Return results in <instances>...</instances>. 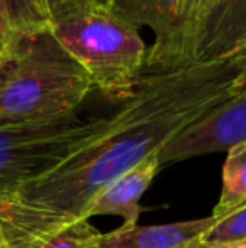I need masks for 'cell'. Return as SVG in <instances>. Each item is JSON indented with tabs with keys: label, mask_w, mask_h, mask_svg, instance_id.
Wrapping results in <instances>:
<instances>
[{
	"label": "cell",
	"mask_w": 246,
	"mask_h": 248,
	"mask_svg": "<svg viewBox=\"0 0 246 248\" xmlns=\"http://www.w3.org/2000/svg\"><path fill=\"white\" fill-rule=\"evenodd\" d=\"M245 64L246 46L186 68L142 75L133 95L96 137L0 202V243L86 219L89 202L103 187L233 96Z\"/></svg>",
	"instance_id": "6da1fadb"
},
{
	"label": "cell",
	"mask_w": 246,
	"mask_h": 248,
	"mask_svg": "<svg viewBox=\"0 0 246 248\" xmlns=\"http://www.w3.org/2000/svg\"><path fill=\"white\" fill-rule=\"evenodd\" d=\"M93 83L51 31L7 37L0 64V128L76 113Z\"/></svg>",
	"instance_id": "7a4b0ae2"
},
{
	"label": "cell",
	"mask_w": 246,
	"mask_h": 248,
	"mask_svg": "<svg viewBox=\"0 0 246 248\" xmlns=\"http://www.w3.org/2000/svg\"><path fill=\"white\" fill-rule=\"evenodd\" d=\"M112 9L137 29L154 32L142 75L186 68L246 46L228 0H115Z\"/></svg>",
	"instance_id": "3957f363"
},
{
	"label": "cell",
	"mask_w": 246,
	"mask_h": 248,
	"mask_svg": "<svg viewBox=\"0 0 246 248\" xmlns=\"http://www.w3.org/2000/svg\"><path fill=\"white\" fill-rule=\"evenodd\" d=\"M54 39L88 73L103 96L125 101L142 78L147 46L138 29L112 5L96 0H66L51 9Z\"/></svg>",
	"instance_id": "277c9868"
},
{
	"label": "cell",
	"mask_w": 246,
	"mask_h": 248,
	"mask_svg": "<svg viewBox=\"0 0 246 248\" xmlns=\"http://www.w3.org/2000/svg\"><path fill=\"white\" fill-rule=\"evenodd\" d=\"M110 117L78 113L36 124L0 128V202L26 183L64 162L108 125Z\"/></svg>",
	"instance_id": "5b68a950"
},
{
	"label": "cell",
	"mask_w": 246,
	"mask_h": 248,
	"mask_svg": "<svg viewBox=\"0 0 246 248\" xmlns=\"http://www.w3.org/2000/svg\"><path fill=\"white\" fill-rule=\"evenodd\" d=\"M246 142V92L236 93L187 125L159 150V166L228 152Z\"/></svg>",
	"instance_id": "8992f818"
},
{
	"label": "cell",
	"mask_w": 246,
	"mask_h": 248,
	"mask_svg": "<svg viewBox=\"0 0 246 248\" xmlns=\"http://www.w3.org/2000/svg\"><path fill=\"white\" fill-rule=\"evenodd\" d=\"M159 169V152L150 154L138 166L118 176L91 199L86 209V219L98 215H115L123 218V228L137 226L140 199L157 176Z\"/></svg>",
	"instance_id": "52a82bcc"
},
{
	"label": "cell",
	"mask_w": 246,
	"mask_h": 248,
	"mask_svg": "<svg viewBox=\"0 0 246 248\" xmlns=\"http://www.w3.org/2000/svg\"><path fill=\"white\" fill-rule=\"evenodd\" d=\"M216 223L213 216L155 226H131L100 233L98 248H197L201 236Z\"/></svg>",
	"instance_id": "ba28073f"
},
{
	"label": "cell",
	"mask_w": 246,
	"mask_h": 248,
	"mask_svg": "<svg viewBox=\"0 0 246 248\" xmlns=\"http://www.w3.org/2000/svg\"><path fill=\"white\" fill-rule=\"evenodd\" d=\"M246 206V142L228 150L223 167V186L214 206L213 218L216 221Z\"/></svg>",
	"instance_id": "9c48e42d"
},
{
	"label": "cell",
	"mask_w": 246,
	"mask_h": 248,
	"mask_svg": "<svg viewBox=\"0 0 246 248\" xmlns=\"http://www.w3.org/2000/svg\"><path fill=\"white\" fill-rule=\"evenodd\" d=\"M98 235L100 232L93 228L89 219H81L47 235L0 243V248H98Z\"/></svg>",
	"instance_id": "30bf717a"
},
{
	"label": "cell",
	"mask_w": 246,
	"mask_h": 248,
	"mask_svg": "<svg viewBox=\"0 0 246 248\" xmlns=\"http://www.w3.org/2000/svg\"><path fill=\"white\" fill-rule=\"evenodd\" d=\"M0 24L7 37L49 31V19L34 0H0Z\"/></svg>",
	"instance_id": "8fae6325"
},
{
	"label": "cell",
	"mask_w": 246,
	"mask_h": 248,
	"mask_svg": "<svg viewBox=\"0 0 246 248\" xmlns=\"http://www.w3.org/2000/svg\"><path fill=\"white\" fill-rule=\"evenodd\" d=\"M246 242V206L216 221L203 236L197 248H230Z\"/></svg>",
	"instance_id": "7c38bea8"
},
{
	"label": "cell",
	"mask_w": 246,
	"mask_h": 248,
	"mask_svg": "<svg viewBox=\"0 0 246 248\" xmlns=\"http://www.w3.org/2000/svg\"><path fill=\"white\" fill-rule=\"evenodd\" d=\"M243 92H246V64L243 66V69L240 71V75H238L236 83H234L233 95H236V93H243Z\"/></svg>",
	"instance_id": "4fadbf2b"
},
{
	"label": "cell",
	"mask_w": 246,
	"mask_h": 248,
	"mask_svg": "<svg viewBox=\"0 0 246 248\" xmlns=\"http://www.w3.org/2000/svg\"><path fill=\"white\" fill-rule=\"evenodd\" d=\"M36 2V5L39 7L41 10H43L44 14L47 16V19H49V12H51V0H34Z\"/></svg>",
	"instance_id": "5bb4252c"
},
{
	"label": "cell",
	"mask_w": 246,
	"mask_h": 248,
	"mask_svg": "<svg viewBox=\"0 0 246 248\" xmlns=\"http://www.w3.org/2000/svg\"><path fill=\"white\" fill-rule=\"evenodd\" d=\"M59 2H66V0H51V9H53V7L56 5V3H59ZM96 2H101V3H105V5H113V2H115V0H96Z\"/></svg>",
	"instance_id": "9a60e30c"
},
{
	"label": "cell",
	"mask_w": 246,
	"mask_h": 248,
	"mask_svg": "<svg viewBox=\"0 0 246 248\" xmlns=\"http://www.w3.org/2000/svg\"><path fill=\"white\" fill-rule=\"evenodd\" d=\"M5 39H7V37H3V39H0V64H2L3 56H5Z\"/></svg>",
	"instance_id": "2e32d148"
},
{
	"label": "cell",
	"mask_w": 246,
	"mask_h": 248,
	"mask_svg": "<svg viewBox=\"0 0 246 248\" xmlns=\"http://www.w3.org/2000/svg\"><path fill=\"white\" fill-rule=\"evenodd\" d=\"M3 37H7V32H5V29L2 27V24H0V39H3Z\"/></svg>",
	"instance_id": "e0dca14e"
},
{
	"label": "cell",
	"mask_w": 246,
	"mask_h": 248,
	"mask_svg": "<svg viewBox=\"0 0 246 248\" xmlns=\"http://www.w3.org/2000/svg\"><path fill=\"white\" fill-rule=\"evenodd\" d=\"M230 248H246V242L240 243V245H234V247H230Z\"/></svg>",
	"instance_id": "ac0fdd59"
}]
</instances>
